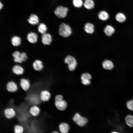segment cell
<instances>
[{
	"instance_id": "cell-25",
	"label": "cell",
	"mask_w": 133,
	"mask_h": 133,
	"mask_svg": "<svg viewBox=\"0 0 133 133\" xmlns=\"http://www.w3.org/2000/svg\"><path fill=\"white\" fill-rule=\"evenodd\" d=\"M11 41L12 44L13 46H18L21 44V39L20 37L17 36H14L11 38Z\"/></svg>"
},
{
	"instance_id": "cell-21",
	"label": "cell",
	"mask_w": 133,
	"mask_h": 133,
	"mask_svg": "<svg viewBox=\"0 0 133 133\" xmlns=\"http://www.w3.org/2000/svg\"><path fill=\"white\" fill-rule=\"evenodd\" d=\"M115 29L112 26L108 25L105 28L104 32L105 34L108 36H110L115 32Z\"/></svg>"
},
{
	"instance_id": "cell-28",
	"label": "cell",
	"mask_w": 133,
	"mask_h": 133,
	"mask_svg": "<svg viewBox=\"0 0 133 133\" xmlns=\"http://www.w3.org/2000/svg\"><path fill=\"white\" fill-rule=\"evenodd\" d=\"M72 3L74 6L77 8L81 7L83 3L82 0H73Z\"/></svg>"
},
{
	"instance_id": "cell-29",
	"label": "cell",
	"mask_w": 133,
	"mask_h": 133,
	"mask_svg": "<svg viewBox=\"0 0 133 133\" xmlns=\"http://www.w3.org/2000/svg\"><path fill=\"white\" fill-rule=\"evenodd\" d=\"M126 106L129 110L133 111V100L128 101L126 103Z\"/></svg>"
},
{
	"instance_id": "cell-34",
	"label": "cell",
	"mask_w": 133,
	"mask_h": 133,
	"mask_svg": "<svg viewBox=\"0 0 133 133\" xmlns=\"http://www.w3.org/2000/svg\"><path fill=\"white\" fill-rule=\"evenodd\" d=\"M51 133H59L56 131H53Z\"/></svg>"
},
{
	"instance_id": "cell-15",
	"label": "cell",
	"mask_w": 133,
	"mask_h": 133,
	"mask_svg": "<svg viewBox=\"0 0 133 133\" xmlns=\"http://www.w3.org/2000/svg\"><path fill=\"white\" fill-rule=\"evenodd\" d=\"M12 71L13 73L17 75H21L24 72L22 67L18 65H15L12 67Z\"/></svg>"
},
{
	"instance_id": "cell-1",
	"label": "cell",
	"mask_w": 133,
	"mask_h": 133,
	"mask_svg": "<svg viewBox=\"0 0 133 133\" xmlns=\"http://www.w3.org/2000/svg\"><path fill=\"white\" fill-rule=\"evenodd\" d=\"M59 34L64 37H67L71 34L72 30L70 26L67 24L62 23L59 27Z\"/></svg>"
},
{
	"instance_id": "cell-6",
	"label": "cell",
	"mask_w": 133,
	"mask_h": 133,
	"mask_svg": "<svg viewBox=\"0 0 133 133\" xmlns=\"http://www.w3.org/2000/svg\"><path fill=\"white\" fill-rule=\"evenodd\" d=\"M4 115L7 119H11L15 117L16 113L13 108L10 107L6 108L4 110Z\"/></svg>"
},
{
	"instance_id": "cell-11",
	"label": "cell",
	"mask_w": 133,
	"mask_h": 133,
	"mask_svg": "<svg viewBox=\"0 0 133 133\" xmlns=\"http://www.w3.org/2000/svg\"><path fill=\"white\" fill-rule=\"evenodd\" d=\"M29 112L32 116L36 117L40 114V110L39 107L36 105H33L30 108Z\"/></svg>"
},
{
	"instance_id": "cell-32",
	"label": "cell",
	"mask_w": 133,
	"mask_h": 133,
	"mask_svg": "<svg viewBox=\"0 0 133 133\" xmlns=\"http://www.w3.org/2000/svg\"><path fill=\"white\" fill-rule=\"evenodd\" d=\"M110 133H120L119 132L116 130H114L111 132Z\"/></svg>"
},
{
	"instance_id": "cell-16",
	"label": "cell",
	"mask_w": 133,
	"mask_h": 133,
	"mask_svg": "<svg viewBox=\"0 0 133 133\" xmlns=\"http://www.w3.org/2000/svg\"><path fill=\"white\" fill-rule=\"evenodd\" d=\"M124 120L126 125L128 127L133 128V115H127L125 117Z\"/></svg>"
},
{
	"instance_id": "cell-13",
	"label": "cell",
	"mask_w": 133,
	"mask_h": 133,
	"mask_svg": "<svg viewBox=\"0 0 133 133\" xmlns=\"http://www.w3.org/2000/svg\"><path fill=\"white\" fill-rule=\"evenodd\" d=\"M27 38L30 43L34 44L37 41L38 36L36 33L33 32H31L27 34Z\"/></svg>"
},
{
	"instance_id": "cell-2",
	"label": "cell",
	"mask_w": 133,
	"mask_h": 133,
	"mask_svg": "<svg viewBox=\"0 0 133 133\" xmlns=\"http://www.w3.org/2000/svg\"><path fill=\"white\" fill-rule=\"evenodd\" d=\"M73 120L80 127L85 126L88 121L87 118L81 116L78 113L75 114L73 117Z\"/></svg>"
},
{
	"instance_id": "cell-20",
	"label": "cell",
	"mask_w": 133,
	"mask_h": 133,
	"mask_svg": "<svg viewBox=\"0 0 133 133\" xmlns=\"http://www.w3.org/2000/svg\"><path fill=\"white\" fill-rule=\"evenodd\" d=\"M28 22L33 25L37 24L39 22V19L38 16L34 14H32L28 19Z\"/></svg>"
},
{
	"instance_id": "cell-19",
	"label": "cell",
	"mask_w": 133,
	"mask_h": 133,
	"mask_svg": "<svg viewBox=\"0 0 133 133\" xmlns=\"http://www.w3.org/2000/svg\"><path fill=\"white\" fill-rule=\"evenodd\" d=\"M94 26L92 23L88 22L85 25L84 29L85 31L87 33L92 34L94 31Z\"/></svg>"
},
{
	"instance_id": "cell-23",
	"label": "cell",
	"mask_w": 133,
	"mask_h": 133,
	"mask_svg": "<svg viewBox=\"0 0 133 133\" xmlns=\"http://www.w3.org/2000/svg\"><path fill=\"white\" fill-rule=\"evenodd\" d=\"M98 16L99 19L102 21H106L108 19L109 17L108 13L106 11L102 10L99 13Z\"/></svg>"
},
{
	"instance_id": "cell-14",
	"label": "cell",
	"mask_w": 133,
	"mask_h": 133,
	"mask_svg": "<svg viewBox=\"0 0 133 133\" xmlns=\"http://www.w3.org/2000/svg\"><path fill=\"white\" fill-rule=\"evenodd\" d=\"M33 66L34 69L37 71L41 70L43 67L42 62L39 60L34 61L33 64Z\"/></svg>"
},
{
	"instance_id": "cell-4",
	"label": "cell",
	"mask_w": 133,
	"mask_h": 133,
	"mask_svg": "<svg viewBox=\"0 0 133 133\" xmlns=\"http://www.w3.org/2000/svg\"><path fill=\"white\" fill-rule=\"evenodd\" d=\"M68 11V8L62 6H58L54 11V13L58 17L64 18L66 16Z\"/></svg>"
},
{
	"instance_id": "cell-7",
	"label": "cell",
	"mask_w": 133,
	"mask_h": 133,
	"mask_svg": "<svg viewBox=\"0 0 133 133\" xmlns=\"http://www.w3.org/2000/svg\"><path fill=\"white\" fill-rule=\"evenodd\" d=\"M55 105L58 110L62 111L65 110L67 106V102L63 99L55 100Z\"/></svg>"
},
{
	"instance_id": "cell-3",
	"label": "cell",
	"mask_w": 133,
	"mask_h": 133,
	"mask_svg": "<svg viewBox=\"0 0 133 133\" xmlns=\"http://www.w3.org/2000/svg\"><path fill=\"white\" fill-rule=\"evenodd\" d=\"M65 62L67 64L69 69L70 71H74L76 69L77 65V61L73 57L68 55L64 59Z\"/></svg>"
},
{
	"instance_id": "cell-8",
	"label": "cell",
	"mask_w": 133,
	"mask_h": 133,
	"mask_svg": "<svg viewBox=\"0 0 133 133\" xmlns=\"http://www.w3.org/2000/svg\"><path fill=\"white\" fill-rule=\"evenodd\" d=\"M6 88L8 91L10 92H15L17 91L18 87L14 81H9L7 83Z\"/></svg>"
},
{
	"instance_id": "cell-33",
	"label": "cell",
	"mask_w": 133,
	"mask_h": 133,
	"mask_svg": "<svg viewBox=\"0 0 133 133\" xmlns=\"http://www.w3.org/2000/svg\"><path fill=\"white\" fill-rule=\"evenodd\" d=\"M3 5L2 3H1V2H0V9H1L3 7Z\"/></svg>"
},
{
	"instance_id": "cell-27",
	"label": "cell",
	"mask_w": 133,
	"mask_h": 133,
	"mask_svg": "<svg viewBox=\"0 0 133 133\" xmlns=\"http://www.w3.org/2000/svg\"><path fill=\"white\" fill-rule=\"evenodd\" d=\"M38 31L42 34L45 33L47 30L46 25L43 23H41L39 25L38 27Z\"/></svg>"
},
{
	"instance_id": "cell-30",
	"label": "cell",
	"mask_w": 133,
	"mask_h": 133,
	"mask_svg": "<svg viewBox=\"0 0 133 133\" xmlns=\"http://www.w3.org/2000/svg\"><path fill=\"white\" fill-rule=\"evenodd\" d=\"M20 54L21 53L18 51H14L12 55L14 57V58L20 59L21 60L20 57Z\"/></svg>"
},
{
	"instance_id": "cell-18",
	"label": "cell",
	"mask_w": 133,
	"mask_h": 133,
	"mask_svg": "<svg viewBox=\"0 0 133 133\" xmlns=\"http://www.w3.org/2000/svg\"><path fill=\"white\" fill-rule=\"evenodd\" d=\"M102 66L104 69L108 70H112L114 67V65L112 62L108 60L103 61L102 63Z\"/></svg>"
},
{
	"instance_id": "cell-10",
	"label": "cell",
	"mask_w": 133,
	"mask_h": 133,
	"mask_svg": "<svg viewBox=\"0 0 133 133\" xmlns=\"http://www.w3.org/2000/svg\"><path fill=\"white\" fill-rule=\"evenodd\" d=\"M52 41L51 35L48 33H45L42 34L41 36V41L45 45H50Z\"/></svg>"
},
{
	"instance_id": "cell-9",
	"label": "cell",
	"mask_w": 133,
	"mask_h": 133,
	"mask_svg": "<svg viewBox=\"0 0 133 133\" xmlns=\"http://www.w3.org/2000/svg\"><path fill=\"white\" fill-rule=\"evenodd\" d=\"M20 85L22 89L25 91H28L30 86V81L27 79L22 78L20 80Z\"/></svg>"
},
{
	"instance_id": "cell-24",
	"label": "cell",
	"mask_w": 133,
	"mask_h": 133,
	"mask_svg": "<svg viewBox=\"0 0 133 133\" xmlns=\"http://www.w3.org/2000/svg\"><path fill=\"white\" fill-rule=\"evenodd\" d=\"M83 5L86 9L91 10L94 8L95 3L93 0H85Z\"/></svg>"
},
{
	"instance_id": "cell-26",
	"label": "cell",
	"mask_w": 133,
	"mask_h": 133,
	"mask_svg": "<svg viewBox=\"0 0 133 133\" xmlns=\"http://www.w3.org/2000/svg\"><path fill=\"white\" fill-rule=\"evenodd\" d=\"M14 133H23L24 129L22 126L17 124L14 125Z\"/></svg>"
},
{
	"instance_id": "cell-5",
	"label": "cell",
	"mask_w": 133,
	"mask_h": 133,
	"mask_svg": "<svg viewBox=\"0 0 133 133\" xmlns=\"http://www.w3.org/2000/svg\"><path fill=\"white\" fill-rule=\"evenodd\" d=\"M82 83L84 85H88L91 83L92 77L91 75L88 73H83L81 77Z\"/></svg>"
},
{
	"instance_id": "cell-17",
	"label": "cell",
	"mask_w": 133,
	"mask_h": 133,
	"mask_svg": "<svg viewBox=\"0 0 133 133\" xmlns=\"http://www.w3.org/2000/svg\"><path fill=\"white\" fill-rule=\"evenodd\" d=\"M59 128L60 131L62 133H68L69 129L68 125L65 122L60 123L59 126Z\"/></svg>"
},
{
	"instance_id": "cell-22",
	"label": "cell",
	"mask_w": 133,
	"mask_h": 133,
	"mask_svg": "<svg viewBox=\"0 0 133 133\" xmlns=\"http://www.w3.org/2000/svg\"><path fill=\"white\" fill-rule=\"evenodd\" d=\"M115 17L116 20L117 22L120 23L124 22L126 19L125 15L121 12L117 13Z\"/></svg>"
},
{
	"instance_id": "cell-12",
	"label": "cell",
	"mask_w": 133,
	"mask_h": 133,
	"mask_svg": "<svg viewBox=\"0 0 133 133\" xmlns=\"http://www.w3.org/2000/svg\"><path fill=\"white\" fill-rule=\"evenodd\" d=\"M51 97V94L47 90H42L40 92L39 97L41 100L44 102L47 101L49 100Z\"/></svg>"
},
{
	"instance_id": "cell-31",
	"label": "cell",
	"mask_w": 133,
	"mask_h": 133,
	"mask_svg": "<svg viewBox=\"0 0 133 133\" xmlns=\"http://www.w3.org/2000/svg\"><path fill=\"white\" fill-rule=\"evenodd\" d=\"M20 57L22 62L25 61L27 59V55L25 52L21 53Z\"/></svg>"
}]
</instances>
